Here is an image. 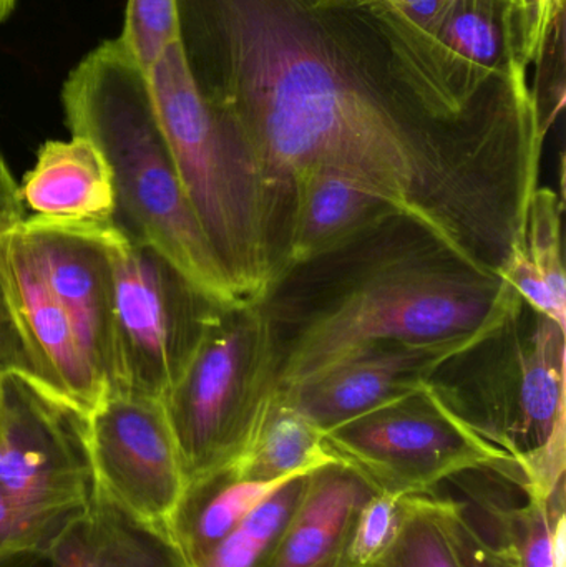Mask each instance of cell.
Listing matches in <instances>:
<instances>
[{
    "mask_svg": "<svg viewBox=\"0 0 566 567\" xmlns=\"http://www.w3.org/2000/svg\"><path fill=\"white\" fill-rule=\"evenodd\" d=\"M70 518L23 503L0 486V563L43 555Z\"/></svg>",
    "mask_w": 566,
    "mask_h": 567,
    "instance_id": "d4e9b609",
    "label": "cell"
},
{
    "mask_svg": "<svg viewBox=\"0 0 566 567\" xmlns=\"http://www.w3.org/2000/svg\"><path fill=\"white\" fill-rule=\"evenodd\" d=\"M42 556L49 567H182L162 533L95 492Z\"/></svg>",
    "mask_w": 566,
    "mask_h": 567,
    "instance_id": "e0dca14e",
    "label": "cell"
},
{
    "mask_svg": "<svg viewBox=\"0 0 566 567\" xmlns=\"http://www.w3.org/2000/svg\"><path fill=\"white\" fill-rule=\"evenodd\" d=\"M346 549H348V543H346L342 548H339L338 551L332 553L331 556H328L325 561L318 563V565L312 567H351L352 565L349 563L348 555H346Z\"/></svg>",
    "mask_w": 566,
    "mask_h": 567,
    "instance_id": "d6a6232c",
    "label": "cell"
},
{
    "mask_svg": "<svg viewBox=\"0 0 566 567\" xmlns=\"http://www.w3.org/2000/svg\"><path fill=\"white\" fill-rule=\"evenodd\" d=\"M113 266L115 380L109 392L163 400L223 302L145 243L106 228Z\"/></svg>",
    "mask_w": 566,
    "mask_h": 567,
    "instance_id": "52a82bcc",
    "label": "cell"
},
{
    "mask_svg": "<svg viewBox=\"0 0 566 567\" xmlns=\"http://www.w3.org/2000/svg\"><path fill=\"white\" fill-rule=\"evenodd\" d=\"M351 567H354V566H351ZM364 567H381L379 565H372V566H364Z\"/></svg>",
    "mask_w": 566,
    "mask_h": 567,
    "instance_id": "e575fe53",
    "label": "cell"
},
{
    "mask_svg": "<svg viewBox=\"0 0 566 567\" xmlns=\"http://www.w3.org/2000/svg\"><path fill=\"white\" fill-rule=\"evenodd\" d=\"M375 565L381 567H459L431 495L401 499L398 535Z\"/></svg>",
    "mask_w": 566,
    "mask_h": 567,
    "instance_id": "603a6c76",
    "label": "cell"
},
{
    "mask_svg": "<svg viewBox=\"0 0 566 567\" xmlns=\"http://www.w3.org/2000/svg\"><path fill=\"white\" fill-rule=\"evenodd\" d=\"M120 40L148 72L162 53L178 40L176 0H128Z\"/></svg>",
    "mask_w": 566,
    "mask_h": 567,
    "instance_id": "484cf974",
    "label": "cell"
},
{
    "mask_svg": "<svg viewBox=\"0 0 566 567\" xmlns=\"http://www.w3.org/2000/svg\"><path fill=\"white\" fill-rule=\"evenodd\" d=\"M564 199L538 186L528 202L521 238L502 271L525 303L566 329V279L562 251Z\"/></svg>",
    "mask_w": 566,
    "mask_h": 567,
    "instance_id": "d6986e66",
    "label": "cell"
},
{
    "mask_svg": "<svg viewBox=\"0 0 566 567\" xmlns=\"http://www.w3.org/2000/svg\"><path fill=\"white\" fill-rule=\"evenodd\" d=\"M23 219H25V215H23L19 185L10 175L6 159L0 153V236L19 228Z\"/></svg>",
    "mask_w": 566,
    "mask_h": 567,
    "instance_id": "4dcf8cb0",
    "label": "cell"
},
{
    "mask_svg": "<svg viewBox=\"0 0 566 567\" xmlns=\"http://www.w3.org/2000/svg\"><path fill=\"white\" fill-rule=\"evenodd\" d=\"M0 279L40 380L83 412H92L105 396V383L83 353L20 226L0 236Z\"/></svg>",
    "mask_w": 566,
    "mask_h": 567,
    "instance_id": "4fadbf2b",
    "label": "cell"
},
{
    "mask_svg": "<svg viewBox=\"0 0 566 567\" xmlns=\"http://www.w3.org/2000/svg\"><path fill=\"white\" fill-rule=\"evenodd\" d=\"M62 105L72 136L92 142L109 163L113 226L162 252L213 299L238 302L183 189L148 72L120 37L100 43L70 72Z\"/></svg>",
    "mask_w": 566,
    "mask_h": 567,
    "instance_id": "3957f363",
    "label": "cell"
},
{
    "mask_svg": "<svg viewBox=\"0 0 566 567\" xmlns=\"http://www.w3.org/2000/svg\"><path fill=\"white\" fill-rule=\"evenodd\" d=\"M401 518V499L375 493L356 515L349 533V563L354 567L372 566L394 542Z\"/></svg>",
    "mask_w": 566,
    "mask_h": 567,
    "instance_id": "4316f807",
    "label": "cell"
},
{
    "mask_svg": "<svg viewBox=\"0 0 566 567\" xmlns=\"http://www.w3.org/2000/svg\"><path fill=\"white\" fill-rule=\"evenodd\" d=\"M159 125L196 219L239 300L271 282L261 176L225 118L205 102L178 40L148 70Z\"/></svg>",
    "mask_w": 566,
    "mask_h": 567,
    "instance_id": "5b68a950",
    "label": "cell"
},
{
    "mask_svg": "<svg viewBox=\"0 0 566 567\" xmlns=\"http://www.w3.org/2000/svg\"><path fill=\"white\" fill-rule=\"evenodd\" d=\"M19 192L33 216L49 221L109 225L115 215V185L109 163L82 136L43 143Z\"/></svg>",
    "mask_w": 566,
    "mask_h": 567,
    "instance_id": "9a60e30c",
    "label": "cell"
},
{
    "mask_svg": "<svg viewBox=\"0 0 566 567\" xmlns=\"http://www.w3.org/2000/svg\"><path fill=\"white\" fill-rule=\"evenodd\" d=\"M501 275L398 213L351 241L289 266L256 307L281 392L385 343L491 332L522 306Z\"/></svg>",
    "mask_w": 566,
    "mask_h": 567,
    "instance_id": "7a4b0ae2",
    "label": "cell"
},
{
    "mask_svg": "<svg viewBox=\"0 0 566 567\" xmlns=\"http://www.w3.org/2000/svg\"><path fill=\"white\" fill-rule=\"evenodd\" d=\"M435 37L485 69L527 75L521 0H451Z\"/></svg>",
    "mask_w": 566,
    "mask_h": 567,
    "instance_id": "ffe728a7",
    "label": "cell"
},
{
    "mask_svg": "<svg viewBox=\"0 0 566 567\" xmlns=\"http://www.w3.org/2000/svg\"><path fill=\"white\" fill-rule=\"evenodd\" d=\"M110 225L49 221L37 216L20 225L47 286L69 316L106 392L115 380L113 266L106 243Z\"/></svg>",
    "mask_w": 566,
    "mask_h": 567,
    "instance_id": "8fae6325",
    "label": "cell"
},
{
    "mask_svg": "<svg viewBox=\"0 0 566 567\" xmlns=\"http://www.w3.org/2000/svg\"><path fill=\"white\" fill-rule=\"evenodd\" d=\"M491 332L432 342L385 343L282 393L326 435L336 426L424 389L447 360L477 346Z\"/></svg>",
    "mask_w": 566,
    "mask_h": 567,
    "instance_id": "7c38bea8",
    "label": "cell"
},
{
    "mask_svg": "<svg viewBox=\"0 0 566 567\" xmlns=\"http://www.w3.org/2000/svg\"><path fill=\"white\" fill-rule=\"evenodd\" d=\"M205 102L261 176L271 281L295 179L349 173L502 275L538 188L545 133L527 75L485 69L391 0H176Z\"/></svg>",
    "mask_w": 566,
    "mask_h": 567,
    "instance_id": "6da1fadb",
    "label": "cell"
},
{
    "mask_svg": "<svg viewBox=\"0 0 566 567\" xmlns=\"http://www.w3.org/2000/svg\"><path fill=\"white\" fill-rule=\"evenodd\" d=\"M439 403L521 472L535 498L565 489L566 329L528 303L425 383Z\"/></svg>",
    "mask_w": 566,
    "mask_h": 567,
    "instance_id": "277c9868",
    "label": "cell"
},
{
    "mask_svg": "<svg viewBox=\"0 0 566 567\" xmlns=\"http://www.w3.org/2000/svg\"><path fill=\"white\" fill-rule=\"evenodd\" d=\"M431 496L459 567H521L511 553L482 542L447 498L438 493Z\"/></svg>",
    "mask_w": 566,
    "mask_h": 567,
    "instance_id": "f1b7e54d",
    "label": "cell"
},
{
    "mask_svg": "<svg viewBox=\"0 0 566 567\" xmlns=\"http://www.w3.org/2000/svg\"><path fill=\"white\" fill-rule=\"evenodd\" d=\"M86 455L92 492L162 533L186 489L162 400L106 393L89 413Z\"/></svg>",
    "mask_w": 566,
    "mask_h": 567,
    "instance_id": "30bf717a",
    "label": "cell"
},
{
    "mask_svg": "<svg viewBox=\"0 0 566 567\" xmlns=\"http://www.w3.org/2000/svg\"><path fill=\"white\" fill-rule=\"evenodd\" d=\"M398 213L349 173L331 166L305 169L292 183L285 269L325 255Z\"/></svg>",
    "mask_w": 566,
    "mask_h": 567,
    "instance_id": "5bb4252c",
    "label": "cell"
},
{
    "mask_svg": "<svg viewBox=\"0 0 566 567\" xmlns=\"http://www.w3.org/2000/svg\"><path fill=\"white\" fill-rule=\"evenodd\" d=\"M308 475L296 476L279 486L196 567H268Z\"/></svg>",
    "mask_w": 566,
    "mask_h": 567,
    "instance_id": "7402d4cb",
    "label": "cell"
},
{
    "mask_svg": "<svg viewBox=\"0 0 566 567\" xmlns=\"http://www.w3.org/2000/svg\"><path fill=\"white\" fill-rule=\"evenodd\" d=\"M565 516V489L550 502L521 488L505 515L508 545L521 567H557L554 555L555 525Z\"/></svg>",
    "mask_w": 566,
    "mask_h": 567,
    "instance_id": "cb8c5ba5",
    "label": "cell"
},
{
    "mask_svg": "<svg viewBox=\"0 0 566 567\" xmlns=\"http://www.w3.org/2000/svg\"><path fill=\"white\" fill-rule=\"evenodd\" d=\"M325 443L375 493L398 499L431 495L465 470L508 463L459 423L428 386L336 426Z\"/></svg>",
    "mask_w": 566,
    "mask_h": 567,
    "instance_id": "ba28073f",
    "label": "cell"
},
{
    "mask_svg": "<svg viewBox=\"0 0 566 567\" xmlns=\"http://www.w3.org/2000/svg\"><path fill=\"white\" fill-rule=\"evenodd\" d=\"M411 22L431 35H438L451 0H391Z\"/></svg>",
    "mask_w": 566,
    "mask_h": 567,
    "instance_id": "1f68e13d",
    "label": "cell"
},
{
    "mask_svg": "<svg viewBox=\"0 0 566 567\" xmlns=\"http://www.w3.org/2000/svg\"><path fill=\"white\" fill-rule=\"evenodd\" d=\"M564 37V12H562L555 19L541 52L535 56V62L538 63V82L537 86L532 89V93H534L538 122L545 136L565 105Z\"/></svg>",
    "mask_w": 566,
    "mask_h": 567,
    "instance_id": "83f0119b",
    "label": "cell"
},
{
    "mask_svg": "<svg viewBox=\"0 0 566 567\" xmlns=\"http://www.w3.org/2000/svg\"><path fill=\"white\" fill-rule=\"evenodd\" d=\"M17 0H0V22L7 19L12 13Z\"/></svg>",
    "mask_w": 566,
    "mask_h": 567,
    "instance_id": "836d02e7",
    "label": "cell"
},
{
    "mask_svg": "<svg viewBox=\"0 0 566 567\" xmlns=\"http://www.w3.org/2000/svg\"><path fill=\"white\" fill-rule=\"evenodd\" d=\"M374 495L358 472L338 460L309 473L268 567H312L325 561L348 543L356 515Z\"/></svg>",
    "mask_w": 566,
    "mask_h": 567,
    "instance_id": "2e32d148",
    "label": "cell"
},
{
    "mask_svg": "<svg viewBox=\"0 0 566 567\" xmlns=\"http://www.w3.org/2000/svg\"><path fill=\"white\" fill-rule=\"evenodd\" d=\"M89 413L30 377L0 379V486L23 503L69 516L92 495Z\"/></svg>",
    "mask_w": 566,
    "mask_h": 567,
    "instance_id": "9c48e42d",
    "label": "cell"
},
{
    "mask_svg": "<svg viewBox=\"0 0 566 567\" xmlns=\"http://www.w3.org/2000/svg\"><path fill=\"white\" fill-rule=\"evenodd\" d=\"M289 480L292 478L249 482L226 468L186 485L162 532L179 566H198L253 509Z\"/></svg>",
    "mask_w": 566,
    "mask_h": 567,
    "instance_id": "ac0fdd59",
    "label": "cell"
},
{
    "mask_svg": "<svg viewBox=\"0 0 566 567\" xmlns=\"http://www.w3.org/2000/svg\"><path fill=\"white\" fill-rule=\"evenodd\" d=\"M332 462L336 458L326 449L325 433L278 390L251 446L229 468L249 482H276Z\"/></svg>",
    "mask_w": 566,
    "mask_h": 567,
    "instance_id": "44dd1931",
    "label": "cell"
},
{
    "mask_svg": "<svg viewBox=\"0 0 566 567\" xmlns=\"http://www.w3.org/2000/svg\"><path fill=\"white\" fill-rule=\"evenodd\" d=\"M278 392L275 357L255 302L223 303L162 400L186 485L235 465Z\"/></svg>",
    "mask_w": 566,
    "mask_h": 567,
    "instance_id": "8992f818",
    "label": "cell"
},
{
    "mask_svg": "<svg viewBox=\"0 0 566 567\" xmlns=\"http://www.w3.org/2000/svg\"><path fill=\"white\" fill-rule=\"evenodd\" d=\"M10 373H19L42 382L0 279V379Z\"/></svg>",
    "mask_w": 566,
    "mask_h": 567,
    "instance_id": "f546056e",
    "label": "cell"
}]
</instances>
